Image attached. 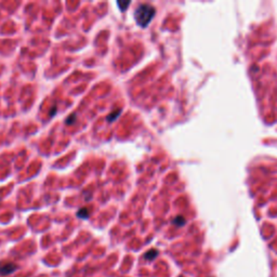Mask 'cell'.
I'll list each match as a JSON object with an SVG mask.
<instances>
[{"label": "cell", "instance_id": "obj_1", "mask_svg": "<svg viewBox=\"0 0 277 277\" xmlns=\"http://www.w3.org/2000/svg\"><path fill=\"white\" fill-rule=\"evenodd\" d=\"M155 8L150 4H142L137 8L134 12V19L141 27H146L155 15Z\"/></svg>", "mask_w": 277, "mask_h": 277}, {"label": "cell", "instance_id": "obj_2", "mask_svg": "<svg viewBox=\"0 0 277 277\" xmlns=\"http://www.w3.org/2000/svg\"><path fill=\"white\" fill-rule=\"evenodd\" d=\"M19 270V266L13 262H0V275L8 276Z\"/></svg>", "mask_w": 277, "mask_h": 277}, {"label": "cell", "instance_id": "obj_3", "mask_svg": "<svg viewBox=\"0 0 277 277\" xmlns=\"http://www.w3.org/2000/svg\"><path fill=\"white\" fill-rule=\"evenodd\" d=\"M157 256H158V251L156 249H150V250H148L146 253L144 254L143 258L144 260L146 261H153L154 259H156Z\"/></svg>", "mask_w": 277, "mask_h": 277}, {"label": "cell", "instance_id": "obj_4", "mask_svg": "<svg viewBox=\"0 0 277 277\" xmlns=\"http://www.w3.org/2000/svg\"><path fill=\"white\" fill-rule=\"evenodd\" d=\"M77 217L81 218V219H88L89 217V210L87 208H81L80 210L77 212Z\"/></svg>", "mask_w": 277, "mask_h": 277}, {"label": "cell", "instance_id": "obj_5", "mask_svg": "<svg viewBox=\"0 0 277 277\" xmlns=\"http://www.w3.org/2000/svg\"><path fill=\"white\" fill-rule=\"evenodd\" d=\"M120 112H121V110H118V112H114V113L112 114V115H110V116L107 117V121H110V122H113V121L115 120V119H116L117 117L120 115Z\"/></svg>", "mask_w": 277, "mask_h": 277}, {"label": "cell", "instance_id": "obj_6", "mask_svg": "<svg viewBox=\"0 0 277 277\" xmlns=\"http://www.w3.org/2000/svg\"><path fill=\"white\" fill-rule=\"evenodd\" d=\"M131 4L130 1H128V2H121V1H118V2H117V6L119 7V9H120L121 11H125V10H127V8L129 7V4Z\"/></svg>", "mask_w": 277, "mask_h": 277}, {"label": "cell", "instance_id": "obj_7", "mask_svg": "<svg viewBox=\"0 0 277 277\" xmlns=\"http://www.w3.org/2000/svg\"><path fill=\"white\" fill-rule=\"evenodd\" d=\"M173 223L175 224V225H178V226H182V225L185 223V220H184L182 217H178V218H175V219H174Z\"/></svg>", "mask_w": 277, "mask_h": 277}, {"label": "cell", "instance_id": "obj_8", "mask_svg": "<svg viewBox=\"0 0 277 277\" xmlns=\"http://www.w3.org/2000/svg\"><path fill=\"white\" fill-rule=\"evenodd\" d=\"M75 119H76V115H72V116L68 117V119L66 120V124L67 125L73 124V122H75Z\"/></svg>", "mask_w": 277, "mask_h": 277}]
</instances>
